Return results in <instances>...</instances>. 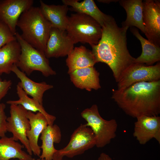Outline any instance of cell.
<instances>
[{"mask_svg": "<svg viewBox=\"0 0 160 160\" xmlns=\"http://www.w3.org/2000/svg\"><path fill=\"white\" fill-rule=\"evenodd\" d=\"M81 117L87 122L86 124L92 130L96 139V146L98 148L105 147L116 136L118 124L114 119H104L100 115L98 106L93 105L84 109L81 113Z\"/></svg>", "mask_w": 160, "mask_h": 160, "instance_id": "obj_6", "label": "cell"}, {"mask_svg": "<svg viewBox=\"0 0 160 160\" xmlns=\"http://www.w3.org/2000/svg\"><path fill=\"white\" fill-rule=\"evenodd\" d=\"M61 137V132L59 126L54 124L47 125L41 134L40 138L42 144L40 148L42 152L40 158L52 160L53 155L57 150L54 147V143H60Z\"/></svg>", "mask_w": 160, "mask_h": 160, "instance_id": "obj_20", "label": "cell"}, {"mask_svg": "<svg viewBox=\"0 0 160 160\" xmlns=\"http://www.w3.org/2000/svg\"><path fill=\"white\" fill-rule=\"evenodd\" d=\"M74 44L66 31L52 27L44 53L48 59L68 56L73 49Z\"/></svg>", "mask_w": 160, "mask_h": 160, "instance_id": "obj_12", "label": "cell"}, {"mask_svg": "<svg viewBox=\"0 0 160 160\" xmlns=\"http://www.w3.org/2000/svg\"><path fill=\"white\" fill-rule=\"evenodd\" d=\"M120 5L125 9L127 18L122 23V26L135 27L145 33L143 21V5L142 0H119Z\"/></svg>", "mask_w": 160, "mask_h": 160, "instance_id": "obj_21", "label": "cell"}, {"mask_svg": "<svg viewBox=\"0 0 160 160\" xmlns=\"http://www.w3.org/2000/svg\"><path fill=\"white\" fill-rule=\"evenodd\" d=\"M5 105L0 103V138L5 136L7 131V118L5 109Z\"/></svg>", "mask_w": 160, "mask_h": 160, "instance_id": "obj_27", "label": "cell"}, {"mask_svg": "<svg viewBox=\"0 0 160 160\" xmlns=\"http://www.w3.org/2000/svg\"><path fill=\"white\" fill-rule=\"evenodd\" d=\"M16 39L8 26L0 20V48L7 44Z\"/></svg>", "mask_w": 160, "mask_h": 160, "instance_id": "obj_26", "label": "cell"}, {"mask_svg": "<svg viewBox=\"0 0 160 160\" xmlns=\"http://www.w3.org/2000/svg\"><path fill=\"white\" fill-rule=\"evenodd\" d=\"M130 31L140 41L142 52L141 55L135 58L134 63L143 64L148 66L152 65L160 60V47L143 38L136 28L131 27Z\"/></svg>", "mask_w": 160, "mask_h": 160, "instance_id": "obj_22", "label": "cell"}, {"mask_svg": "<svg viewBox=\"0 0 160 160\" xmlns=\"http://www.w3.org/2000/svg\"><path fill=\"white\" fill-rule=\"evenodd\" d=\"M22 38L32 46L44 53L51 25L39 7H31L20 16L17 23Z\"/></svg>", "mask_w": 160, "mask_h": 160, "instance_id": "obj_3", "label": "cell"}, {"mask_svg": "<svg viewBox=\"0 0 160 160\" xmlns=\"http://www.w3.org/2000/svg\"><path fill=\"white\" fill-rule=\"evenodd\" d=\"M12 85V82L11 80H2L0 78V103L7 94Z\"/></svg>", "mask_w": 160, "mask_h": 160, "instance_id": "obj_28", "label": "cell"}, {"mask_svg": "<svg viewBox=\"0 0 160 160\" xmlns=\"http://www.w3.org/2000/svg\"><path fill=\"white\" fill-rule=\"evenodd\" d=\"M15 36L21 47V53L16 64L20 70L28 76L34 71H40L46 77L56 74L44 52L27 43L18 32H16Z\"/></svg>", "mask_w": 160, "mask_h": 160, "instance_id": "obj_5", "label": "cell"}, {"mask_svg": "<svg viewBox=\"0 0 160 160\" xmlns=\"http://www.w3.org/2000/svg\"><path fill=\"white\" fill-rule=\"evenodd\" d=\"M39 2V8L41 13L52 27L66 31L68 20V16L67 15L68 10V6L64 4L48 5L42 0H40Z\"/></svg>", "mask_w": 160, "mask_h": 160, "instance_id": "obj_17", "label": "cell"}, {"mask_svg": "<svg viewBox=\"0 0 160 160\" xmlns=\"http://www.w3.org/2000/svg\"><path fill=\"white\" fill-rule=\"evenodd\" d=\"M101 38L98 44L92 47L97 63L108 65L117 82L125 71L134 63L135 58L127 47V27H119L113 17L102 27Z\"/></svg>", "mask_w": 160, "mask_h": 160, "instance_id": "obj_1", "label": "cell"}, {"mask_svg": "<svg viewBox=\"0 0 160 160\" xmlns=\"http://www.w3.org/2000/svg\"><path fill=\"white\" fill-rule=\"evenodd\" d=\"M24 147L12 137L5 136L0 138V160H9L12 158L19 160H36L22 150Z\"/></svg>", "mask_w": 160, "mask_h": 160, "instance_id": "obj_23", "label": "cell"}, {"mask_svg": "<svg viewBox=\"0 0 160 160\" xmlns=\"http://www.w3.org/2000/svg\"><path fill=\"white\" fill-rule=\"evenodd\" d=\"M68 20L66 31L74 44L86 43L92 47L98 44L102 28L95 19L87 15L76 13L68 17Z\"/></svg>", "mask_w": 160, "mask_h": 160, "instance_id": "obj_4", "label": "cell"}, {"mask_svg": "<svg viewBox=\"0 0 160 160\" xmlns=\"http://www.w3.org/2000/svg\"><path fill=\"white\" fill-rule=\"evenodd\" d=\"M20 53L21 47L16 39L0 48V76L11 72V68L18 62Z\"/></svg>", "mask_w": 160, "mask_h": 160, "instance_id": "obj_24", "label": "cell"}, {"mask_svg": "<svg viewBox=\"0 0 160 160\" xmlns=\"http://www.w3.org/2000/svg\"><path fill=\"white\" fill-rule=\"evenodd\" d=\"M160 80V63L148 66L134 63L124 72L117 83V89H123L136 83Z\"/></svg>", "mask_w": 160, "mask_h": 160, "instance_id": "obj_9", "label": "cell"}, {"mask_svg": "<svg viewBox=\"0 0 160 160\" xmlns=\"http://www.w3.org/2000/svg\"><path fill=\"white\" fill-rule=\"evenodd\" d=\"M77 0H63V4L70 6V10L76 13L88 15L96 21L102 27L112 17L101 12L93 0H84L79 2Z\"/></svg>", "mask_w": 160, "mask_h": 160, "instance_id": "obj_18", "label": "cell"}, {"mask_svg": "<svg viewBox=\"0 0 160 160\" xmlns=\"http://www.w3.org/2000/svg\"><path fill=\"white\" fill-rule=\"evenodd\" d=\"M41 160V159L39 158V159H38L37 160Z\"/></svg>", "mask_w": 160, "mask_h": 160, "instance_id": "obj_31", "label": "cell"}, {"mask_svg": "<svg viewBox=\"0 0 160 160\" xmlns=\"http://www.w3.org/2000/svg\"><path fill=\"white\" fill-rule=\"evenodd\" d=\"M66 63L69 74L78 69L94 67L97 62L92 51L81 46L73 48L68 55Z\"/></svg>", "mask_w": 160, "mask_h": 160, "instance_id": "obj_19", "label": "cell"}, {"mask_svg": "<svg viewBox=\"0 0 160 160\" xmlns=\"http://www.w3.org/2000/svg\"><path fill=\"white\" fill-rule=\"evenodd\" d=\"M33 2V0H0V20L8 26L15 36L20 16L32 6Z\"/></svg>", "mask_w": 160, "mask_h": 160, "instance_id": "obj_11", "label": "cell"}, {"mask_svg": "<svg viewBox=\"0 0 160 160\" xmlns=\"http://www.w3.org/2000/svg\"><path fill=\"white\" fill-rule=\"evenodd\" d=\"M111 98L126 114L134 118L160 113V80L135 83L112 90Z\"/></svg>", "mask_w": 160, "mask_h": 160, "instance_id": "obj_2", "label": "cell"}, {"mask_svg": "<svg viewBox=\"0 0 160 160\" xmlns=\"http://www.w3.org/2000/svg\"><path fill=\"white\" fill-rule=\"evenodd\" d=\"M27 116L30 125V129L26 132L30 147L33 154L39 157L41 153L40 146L38 144L40 135L44 129L49 125L45 116L42 113L28 111Z\"/></svg>", "mask_w": 160, "mask_h": 160, "instance_id": "obj_16", "label": "cell"}, {"mask_svg": "<svg viewBox=\"0 0 160 160\" xmlns=\"http://www.w3.org/2000/svg\"><path fill=\"white\" fill-rule=\"evenodd\" d=\"M143 21L145 35L153 44L160 45V1L157 0L143 1Z\"/></svg>", "mask_w": 160, "mask_h": 160, "instance_id": "obj_10", "label": "cell"}, {"mask_svg": "<svg viewBox=\"0 0 160 160\" xmlns=\"http://www.w3.org/2000/svg\"><path fill=\"white\" fill-rule=\"evenodd\" d=\"M10 105V116L7 118V132L12 134L14 140H20L28 153L32 156L33 153L26 134L30 129L29 121L27 116L28 111L20 105Z\"/></svg>", "mask_w": 160, "mask_h": 160, "instance_id": "obj_8", "label": "cell"}, {"mask_svg": "<svg viewBox=\"0 0 160 160\" xmlns=\"http://www.w3.org/2000/svg\"><path fill=\"white\" fill-rule=\"evenodd\" d=\"M119 0H97L99 2H102L103 3H109L111 2H117V1H118Z\"/></svg>", "mask_w": 160, "mask_h": 160, "instance_id": "obj_30", "label": "cell"}, {"mask_svg": "<svg viewBox=\"0 0 160 160\" xmlns=\"http://www.w3.org/2000/svg\"><path fill=\"white\" fill-rule=\"evenodd\" d=\"M96 144V139L92 130L86 124H81L73 133L68 145L54 154L52 160H62L65 156L71 158L82 154Z\"/></svg>", "mask_w": 160, "mask_h": 160, "instance_id": "obj_7", "label": "cell"}, {"mask_svg": "<svg viewBox=\"0 0 160 160\" xmlns=\"http://www.w3.org/2000/svg\"><path fill=\"white\" fill-rule=\"evenodd\" d=\"M69 74L71 81L77 88L90 91L101 87L99 73L94 67L78 69Z\"/></svg>", "mask_w": 160, "mask_h": 160, "instance_id": "obj_14", "label": "cell"}, {"mask_svg": "<svg viewBox=\"0 0 160 160\" xmlns=\"http://www.w3.org/2000/svg\"><path fill=\"white\" fill-rule=\"evenodd\" d=\"M16 90L19 99L16 100H8L7 102V104L20 105L27 111L33 113L40 112L46 118L49 125L54 124L56 117L47 113L42 105L33 98L29 97L18 83L17 85Z\"/></svg>", "mask_w": 160, "mask_h": 160, "instance_id": "obj_25", "label": "cell"}, {"mask_svg": "<svg viewBox=\"0 0 160 160\" xmlns=\"http://www.w3.org/2000/svg\"><path fill=\"white\" fill-rule=\"evenodd\" d=\"M11 71L20 80V81L18 83L26 94L43 105V97L44 93L52 88L53 86L44 81L37 83L33 81L20 70L16 64L13 65Z\"/></svg>", "mask_w": 160, "mask_h": 160, "instance_id": "obj_15", "label": "cell"}, {"mask_svg": "<svg viewBox=\"0 0 160 160\" xmlns=\"http://www.w3.org/2000/svg\"><path fill=\"white\" fill-rule=\"evenodd\" d=\"M136 119L133 135L139 143L145 144L153 138L160 144V117L143 116Z\"/></svg>", "mask_w": 160, "mask_h": 160, "instance_id": "obj_13", "label": "cell"}, {"mask_svg": "<svg viewBox=\"0 0 160 160\" xmlns=\"http://www.w3.org/2000/svg\"><path fill=\"white\" fill-rule=\"evenodd\" d=\"M98 160H113L108 154L104 153H101L98 158Z\"/></svg>", "mask_w": 160, "mask_h": 160, "instance_id": "obj_29", "label": "cell"}, {"mask_svg": "<svg viewBox=\"0 0 160 160\" xmlns=\"http://www.w3.org/2000/svg\"><path fill=\"white\" fill-rule=\"evenodd\" d=\"M41 159V160H45L44 159Z\"/></svg>", "mask_w": 160, "mask_h": 160, "instance_id": "obj_32", "label": "cell"}]
</instances>
